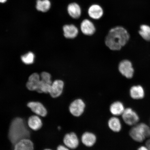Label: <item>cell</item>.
I'll list each match as a JSON object with an SVG mask.
<instances>
[{"label":"cell","mask_w":150,"mask_h":150,"mask_svg":"<svg viewBox=\"0 0 150 150\" xmlns=\"http://www.w3.org/2000/svg\"><path fill=\"white\" fill-rule=\"evenodd\" d=\"M88 14L91 18L98 20L102 17L104 11L100 6L96 4L91 5L88 9Z\"/></svg>","instance_id":"e0dca14e"},{"label":"cell","mask_w":150,"mask_h":150,"mask_svg":"<svg viewBox=\"0 0 150 150\" xmlns=\"http://www.w3.org/2000/svg\"><path fill=\"white\" fill-rule=\"evenodd\" d=\"M118 70L125 77L130 79L134 76V70L131 62L127 59H124L120 62L118 65Z\"/></svg>","instance_id":"52a82bcc"},{"label":"cell","mask_w":150,"mask_h":150,"mask_svg":"<svg viewBox=\"0 0 150 150\" xmlns=\"http://www.w3.org/2000/svg\"><path fill=\"white\" fill-rule=\"evenodd\" d=\"M64 145L70 149H74L77 148L79 145V140L76 133L71 132L67 133L64 137Z\"/></svg>","instance_id":"9c48e42d"},{"label":"cell","mask_w":150,"mask_h":150,"mask_svg":"<svg viewBox=\"0 0 150 150\" xmlns=\"http://www.w3.org/2000/svg\"><path fill=\"white\" fill-rule=\"evenodd\" d=\"M63 30L64 36L67 39L76 38L79 33L78 28L73 24H66L63 26Z\"/></svg>","instance_id":"4fadbf2b"},{"label":"cell","mask_w":150,"mask_h":150,"mask_svg":"<svg viewBox=\"0 0 150 150\" xmlns=\"http://www.w3.org/2000/svg\"><path fill=\"white\" fill-rule=\"evenodd\" d=\"M13 150H34V145L30 139H24L15 144Z\"/></svg>","instance_id":"2e32d148"},{"label":"cell","mask_w":150,"mask_h":150,"mask_svg":"<svg viewBox=\"0 0 150 150\" xmlns=\"http://www.w3.org/2000/svg\"><path fill=\"white\" fill-rule=\"evenodd\" d=\"M43 150H53L52 149H44Z\"/></svg>","instance_id":"f1b7e54d"},{"label":"cell","mask_w":150,"mask_h":150,"mask_svg":"<svg viewBox=\"0 0 150 150\" xmlns=\"http://www.w3.org/2000/svg\"><path fill=\"white\" fill-rule=\"evenodd\" d=\"M125 108L123 103L119 101L112 103L110 107V111L112 115L118 117L122 115Z\"/></svg>","instance_id":"ac0fdd59"},{"label":"cell","mask_w":150,"mask_h":150,"mask_svg":"<svg viewBox=\"0 0 150 150\" xmlns=\"http://www.w3.org/2000/svg\"><path fill=\"white\" fill-rule=\"evenodd\" d=\"M27 106L34 114L41 117H45L48 114V110L46 107L39 101H30L27 103Z\"/></svg>","instance_id":"8992f818"},{"label":"cell","mask_w":150,"mask_h":150,"mask_svg":"<svg viewBox=\"0 0 150 150\" xmlns=\"http://www.w3.org/2000/svg\"><path fill=\"white\" fill-rule=\"evenodd\" d=\"M32 130L28 126L27 120L17 117L11 121L8 129V137L11 143L15 144L20 140L31 138Z\"/></svg>","instance_id":"7a4b0ae2"},{"label":"cell","mask_w":150,"mask_h":150,"mask_svg":"<svg viewBox=\"0 0 150 150\" xmlns=\"http://www.w3.org/2000/svg\"><path fill=\"white\" fill-rule=\"evenodd\" d=\"M27 124L28 127L31 130L38 131L42 128L43 122L42 118L35 114H33L28 118Z\"/></svg>","instance_id":"7c38bea8"},{"label":"cell","mask_w":150,"mask_h":150,"mask_svg":"<svg viewBox=\"0 0 150 150\" xmlns=\"http://www.w3.org/2000/svg\"><path fill=\"white\" fill-rule=\"evenodd\" d=\"M129 93L131 98L134 100H140L145 96V91L140 85L133 86L131 88Z\"/></svg>","instance_id":"d6986e66"},{"label":"cell","mask_w":150,"mask_h":150,"mask_svg":"<svg viewBox=\"0 0 150 150\" xmlns=\"http://www.w3.org/2000/svg\"><path fill=\"white\" fill-rule=\"evenodd\" d=\"M40 80L39 75L37 73H34L29 76L26 87L30 91L37 92L40 87Z\"/></svg>","instance_id":"5bb4252c"},{"label":"cell","mask_w":150,"mask_h":150,"mask_svg":"<svg viewBox=\"0 0 150 150\" xmlns=\"http://www.w3.org/2000/svg\"><path fill=\"white\" fill-rule=\"evenodd\" d=\"M34 54L32 52H29L21 57L22 62L26 64H30L33 63Z\"/></svg>","instance_id":"cb8c5ba5"},{"label":"cell","mask_w":150,"mask_h":150,"mask_svg":"<svg viewBox=\"0 0 150 150\" xmlns=\"http://www.w3.org/2000/svg\"><path fill=\"white\" fill-rule=\"evenodd\" d=\"M130 36L128 31L120 26L112 28L108 31L105 44L112 51H119L128 42Z\"/></svg>","instance_id":"6da1fadb"},{"label":"cell","mask_w":150,"mask_h":150,"mask_svg":"<svg viewBox=\"0 0 150 150\" xmlns=\"http://www.w3.org/2000/svg\"><path fill=\"white\" fill-rule=\"evenodd\" d=\"M139 34L144 40L150 41V27L147 25H142L140 27Z\"/></svg>","instance_id":"603a6c76"},{"label":"cell","mask_w":150,"mask_h":150,"mask_svg":"<svg viewBox=\"0 0 150 150\" xmlns=\"http://www.w3.org/2000/svg\"><path fill=\"white\" fill-rule=\"evenodd\" d=\"M51 3L49 0H37L36 8L38 11L46 12L49 10Z\"/></svg>","instance_id":"7402d4cb"},{"label":"cell","mask_w":150,"mask_h":150,"mask_svg":"<svg viewBox=\"0 0 150 150\" xmlns=\"http://www.w3.org/2000/svg\"><path fill=\"white\" fill-rule=\"evenodd\" d=\"M7 0H0V3H4L7 1Z\"/></svg>","instance_id":"83f0119b"},{"label":"cell","mask_w":150,"mask_h":150,"mask_svg":"<svg viewBox=\"0 0 150 150\" xmlns=\"http://www.w3.org/2000/svg\"><path fill=\"white\" fill-rule=\"evenodd\" d=\"M108 125L110 130L114 132H119L122 129L121 122L117 117L113 116L108 120Z\"/></svg>","instance_id":"44dd1931"},{"label":"cell","mask_w":150,"mask_h":150,"mask_svg":"<svg viewBox=\"0 0 150 150\" xmlns=\"http://www.w3.org/2000/svg\"><path fill=\"white\" fill-rule=\"evenodd\" d=\"M56 150H70V149L64 145H59L57 146Z\"/></svg>","instance_id":"d4e9b609"},{"label":"cell","mask_w":150,"mask_h":150,"mask_svg":"<svg viewBox=\"0 0 150 150\" xmlns=\"http://www.w3.org/2000/svg\"><path fill=\"white\" fill-rule=\"evenodd\" d=\"M40 87L37 92L39 93H49L52 84L51 76L49 73L43 72L41 74Z\"/></svg>","instance_id":"ba28073f"},{"label":"cell","mask_w":150,"mask_h":150,"mask_svg":"<svg viewBox=\"0 0 150 150\" xmlns=\"http://www.w3.org/2000/svg\"><path fill=\"white\" fill-rule=\"evenodd\" d=\"M121 116L124 122L129 126H134L137 124L139 121L138 114L131 108H125Z\"/></svg>","instance_id":"5b68a950"},{"label":"cell","mask_w":150,"mask_h":150,"mask_svg":"<svg viewBox=\"0 0 150 150\" xmlns=\"http://www.w3.org/2000/svg\"><path fill=\"white\" fill-rule=\"evenodd\" d=\"M97 138L96 135L91 132H86L82 134L81 141L83 145L88 147H91L95 145Z\"/></svg>","instance_id":"9a60e30c"},{"label":"cell","mask_w":150,"mask_h":150,"mask_svg":"<svg viewBox=\"0 0 150 150\" xmlns=\"http://www.w3.org/2000/svg\"><path fill=\"white\" fill-rule=\"evenodd\" d=\"M68 14L71 17L74 19L79 18L81 14V9L80 5L76 3H72L67 7Z\"/></svg>","instance_id":"ffe728a7"},{"label":"cell","mask_w":150,"mask_h":150,"mask_svg":"<svg viewBox=\"0 0 150 150\" xmlns=\"http://www.w3.org/2000/svg\"><path fill=\"white\" fill-rule=\"evenodd\" d=\"M146 146L150 150V139L147 141L146 143Z\"/></svg>","instance_id":"4316f807"},{"label":"cell","mask_w":150,"mask_h":150,"mask_svg":"<svg viewBox=\"0 0 150 150\" xmlns=\"http://www.w3.org/2000/svg\"><path fill=\"white\" fill-rule=\"evenodd\" d=\"M137 150H149L146 146H141L140 147H139Z\"/></svg>","instance_id":"484cf974"},{"label":"cell","mask_w":150,"mask_h":150,"mask_svg":"<svg viewBox=\"0 0 150 150\" xmlns=\"http://www.w3.org/2000/svg\"><path fill=\"white\" fill-rule=\"evenodd\" d=\"M80 29L83 35L88 36H92L96 31V28L94 24L87 19L82 21L80 24Z\"/></svg>","instance_id":"8fae6325"},{"label":"cell","mask_w":150,"mask_h":150,"mask_svg":"<svg viewBox=\"0 0 150 150\" xmlns=\"http://www.w3.org/2000/svg\"><path fill=\"white\" fill-rule=\"evenodd\" d=\"M86 106L85 103L82 99H76L69 105V111L74 117H79L84 113Z\"/></svg>","instance_id":"277c9868"},{"label":"cell","mask_w":150,"mask_h":150,"mask_svg":"<svg viewBox=\"0 0 150 150\" xmlns=\"http://www.w3.org/2000/svg\"><path fill=\"white\" fill-rule=\"evenodd\" d=\"M64 83L62 80H57L52 82L49 94L52 98L55 99L62 94L64 89Z\"/></svg>","instance_id":"30bf717a"},{"label":"cell","mask_w":150,"mask_h":150,"mask_svg":"<svg viewBox=\"0 0 150 150\" xmlns=\"http://www.w3.org/2000/svg\"><path fill=\"white\" fill-rule=\"evenodd\" d=\"M129 134L134 141L142 142L150 138V127L145 123H138L131 129Z\"/></svg>","instance_id":"3957f363"}]
</instances>
